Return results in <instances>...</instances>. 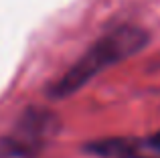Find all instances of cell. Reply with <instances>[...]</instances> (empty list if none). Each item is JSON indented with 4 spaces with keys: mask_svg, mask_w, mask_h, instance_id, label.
Returning <instances> with one entry per match:
<instances>
[{
    "mask_svg": "<svg viewBox=\"0 0 160 158\" xmlns=\"http://www.w3.org/2000/svg\"><path fill=\"white\" fill-rule=\"evenodd\" d=\"M148 45V32L136 24H122L103 35L93 47L87 49V53L65 73L61 79L53 83L49 95L55 99L67 97L81 89L91 77L102 73L103 69L136 55L140 49Z\"/></svg>",
    "mask_w": 160,
    "mask_h": 158,
    "instance_id": "6da1fadb",
    "label": "cell"
},
{
    "mask_svg": "<svg viewBox=\"0 0 160 158\" xmlns=\"http://www.w3.org/2000/svg\"><path fill=\"white\" fill-rule=\"evenodd\" d=\"M59 132V118L45 107H27L6 136L0 138V158H39Z\"/></svg>",
    "mask_w": 160,
    "mask_h": 158,
    "instance_id": "7a4b0ae2",
    "label": "cell"
},
{
    "mask_svg": "<svg viewBox=\"0 0 160 158\" xmlns=\"http://www.w3.org/2000/svg\"><path fill=\"white\" fill-rule=\"evenodd\" d=\"M148 146H152L154 150L160 152V132H156V134H152V136L148 138Z\"/></svg>",
    "mask_w": 160,
    "mask_h": 158,
    "instance_id": "3957f363",
    "label": "cell"
}]
</instances>
